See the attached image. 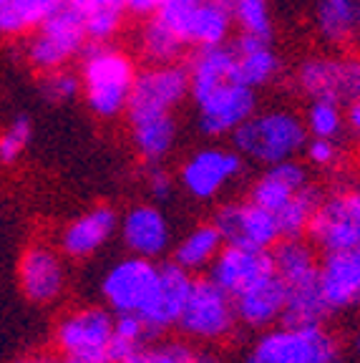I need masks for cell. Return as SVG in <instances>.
Listing matches in <instances>:
<instances>
[{
    "label": "cell",
    "mask_w": 360,
    "mask_h": 363,
    "mask_svg": "<svg viewBox=\"0 0 360 363\" xmlns=\"http://www.w3.org/2000/svg\"><path fill=\"white\" fill-rule=\"evenodd\" d=\"M136 63L111 43H89L81 53V94L89 111L99 119L126 113L136 79Z\"/></svg>",
    "instance_id": "6da1fadb"
},
{
    "label": "cell",
    "mask_w": 360,
    "mask_h": 363,
    "mask_svg": "<svg viewBox=\"0 0 360 363\" xmlns=\"http://www.w3.org/2000/svg\"><path fill=\"white\" fill-rule=\"evenodd\" d=\"M308 126L305 119L290 108H267L254 111L240 129L232 134V144L242 157L257 164H280L295 159L308 147Z\"/></svg>",
    "instance_id": "7a4b0ae2"
},
{
    "label": "cell",
    "mask_w": 360,
    "mask_h": 363,
    "mask_svg": "<svg viewBox=\"0 0 360 363\" xmlns=\"http://www.w3.org/2000/svg\"><path fill=\"white\" fill-rule=\"evenodd\" d=\"M89 43L91 40L84 21L68 0L66 6L53 11L33 28V35L26 45V58L35 71L43 74V71L68 66L74 58H79L86 51Z\"/></svg>",
    "instance_id": "3957f363"
},
{
    "label": "cell",
    "mask_w": 360,
    "mask_h": 363,
    "mask_svg": "<svg viewBox=\"0 0 360 363\" xmlns=\"http://www.w3.org/2000/svg\"><path fill=\"white\" fill-rule=\"evenodd\" d=\"M247 363H343V353L322 323L282 325L259 338Z\"/></svg>",
    "instance_id": "277c9868"
},
{
    "label": "cell",
    "mask_w": 360,
    "mask_h": 363,
    "mask_svg": "<svg viewBox=\"0 0 360 363\" xmlns=\"http://www.w3.org/2000/svg\"><path fill=\"white\" fill-rule=\"evenodd\" d=\"M197 106V126L204 136H232L257 111V91L237 81V76L217 81L191 96Z\"/></svg>",
    "instance_id": "5b68a950"
},
{
    "label": "cell",
    "mask_w": 360,
    "mask_h": 363,
    "mask_svg": "<svg viewBox=\"0 0 360 363\" xmlns=\"http://www.w3.org/2000/svg\"><path fill=\"white\" fill-rule=\"evenodd\" d=\"M300 91L310 99L360 101V58L358 56H310L295 74Z\"/></svg>",
    "instance_id": "8992f818"
},
{
    "label": "cell",
    "mask_w": 360,
    "mask_h": 363,
    "mask_svg": "<svg viewBox=\"0 0 360 363\" xmlns=\"http://www.w3.org/2000/svg\"><path fill=\"white\" fill-rule=\"evenodd\" d=\"M189 96V71L179 63H149L139 71L131 89L126 116L174 113Z\"/></svg>",
    "instance_id": "52a82bcc"
},
{
    "label": "cell",
    "mask_w": 360,
    "mask_h": 363,
    "mask_svg": "<svg viewBox=\"0 0 360 363\" xmlns=\"http://www.w3.org/2000/svg\"><path fill=\"white\" fill-rule=\"evenodd\" d=\"M235 318V298L212 278H207L191 283L189 298H186V306L176 325L186 335L214 340L230 333Z\"/></svg>",
    "instance_id": "ba28073f"
},
{
    "label": "cell",
    "mask_w": 360,
    "mask_h": 363,
    "mask_svg": "<svg viewBox=\"0 0 360 363\" xmlns=\"http://www.w3.org/2000/svg\"><path fill=\"white\" fill-rule=\"evenodd\" d=\"M308 235L322 252L360 250V189L322 199L310 220Z\"/></svg>",
    "instance_id": "9c48e42d"
},
{
    "label": "cell",
    "mask_w": 360,
    "mask_h": 363,
    "mask_svg": "<svg viewBox=\"0 0 360 363\" xmlns=\"http://www.w3.org/2000/svg\"><path fill=\"white\" fill-rule=\"evenodd\" d=\"M157 16L164 18L179 33L184 45H194V48L227 43L235 26L232 6L227 0H199L189 8L157 11Z\"/></svg>",
    "instance_id": "30bf717a"
},
{
    "label": "cell",
    "mask_w": 360,
    "mask_h": 363,
    "mask_svg": "<svg viewBox=\"0 0 360 363\" xmlns=\"http://www.w3.org/2000/svg\"><path fill=\"white\" fill-rule=\"evenodd\" d=\"M159 285V265L152 257H126L116 262L103 278V298L116 313H141L149 306Z\"/></svg>",
    "instance_id": "8fae6325"
},
{
    "label": "cell",
    "mask_w": 360,
    "mask_h": 363,
    "mask_svg": "<svg viewBox=\"0 0 360 363\" xmlns=\"http://www.w3.org/2000/svg\"><path fill=\"white\" fill-rule=\"evenodd\" d=\"M214 225L225 245H240V247L272 250L282 238L275 212L259 207L252 199L225 204L214 217Z\"/></svg>",
    "instance_id": "7c38bea8"
},
{
    "label": "cell",
    "mask_w": 360,
    "mask_h": 363,
    "mask_svg": "<svg viewBox=\"0 0 360 363\" xmlns=\"http://www.w3.org/2000/svg\"><path fill=\"white\" fill-rule=\"evenodd\" d=\"M242 172V154L237 149H197L179 169L181 187L194 199H214Z\"/></svg>",
    "instance_id": "4fadbf2b"
},
{
    "label": "cell",
    "mask_w": 360,
    "mask_h": 363,
    "mask_svg": "<svg viewBox=\"0 0 360 363\" xmlns=\"http://www.w3.org/2000/svg\"><path fill=\"white\" fill-rule=\"evenodd\" d=\"M113 335L111 313L101 308H86V311L71 313L58 325V346L66 356L86 358V361L108 363V343Z\"/></svg>",
    "instance_id": "5bb4252c"
},
{
    "label": "cell",
    "mask_w": 360,
    "mask_h": 363,
    "mask_svg": "<svg viewBox=\"0 0 360 363\" xmlns=\"http://www.w3.org/2000/svg\"><path fill=\"white\" fill-rule=\"evenodd\" d=\"M191 275L176 262H164L159 267V285L149 306L136 315L144 320L149 333H162L169 325H176L181 318V311L186 306L191 290Z\"/></svg>",
    "instance_id": "9a60e30c"
},
{
    "label": "cell",
    "mask_w": 360,
    "mask_h": 363,
    "mask_svg": "<svg viewBox=\"0 0 360 363\" xmlns=\"http://www.w3.org/2000/svg\"><path fill=\"white\" fill-rule=\"evenodd\" d=\"M275 272L270 250L257 247H240V245H227L220 250V255L212 262V280L220 288L235 298L257 280L267 278Z\"/></svg>",
    "instance_id": "2e32d148"
},
{
    "label": "cell",
    "mask_w": 360,
    "mask_h": 363,
    "mask_svg": "<svg viewBox=\"0 0 360 363\" xmlns=\"http://www.w3.org/2000/svg\"><path fill=\"white\" fill-rule=\"evenodd\" d=\"M317 272L330 311H348L360 306V250L325 252Z\"/></svg>",
    "instance_id": "e0dca14e"
},
{
    "label": "cell",
    "mask_w": 360,
    "mask_h": 363,
    "mask_svg": "<svg viewBox=\"0 0 360 363\" xmlns=\"http://www.w3.org/2000/svg\"><path fill=\"white\" fill-rule=\"evenodd\" d=\"M232 53H235V76L244 86L259 91L270 86L280 74V56L272 48L270 38H259V35L240 33L232 40Z\"/></svg>",
    "instance_id": "ac0fdd59"
},
{
    "label": "cell",
    "mask_w": 360,
    "mask_h": 363,
    "mask_svg": "<svg viewBox=\"0 0 360 363\" xmlns=\"http://www.w3.org/2000/svg\"><path fill=\"white\" fill-rule=\"evenodd\" d=\"M121 238L134 255L157 257L169 247V222L159 207L136 204L121 220Z\"/></svg>",
    "instance_id": "d6986e66"
},
{
    "label": "cell",
    "mask_w": 360,
    "mask_h": 363,
    "mask_svg": "<svg viewBox=\"0 0 360 363\" xmlns=\"http://www.w3.org/2000/svg\"><path fill=\"white\" fill-rule=\"evenodd\" d=\"M285 301H287L285 283H282V278L277 272H272L267 278L249 285L240 295H235V313L247 325L265 328V325L280 320L282 311H285Z\"/></svg>",
    "instance_id": "ffe728a7"
},
{
    "label": "cell",
    "mask_w": 360,
    "mask_h": 363,
    "mask_svg": "<svg viewBox=\"0 0 360 363\" xmlns=\"http://www.w3.org/2000/svg\"><path fill=\"white\" fill-rule=\"evenodd\" d=\"M131 142L136 154L147 164H162L169 157L176 142L174 113H141L129 116Z\"/></svg>",
    "instance_id": "44dd1931"
},
{
    "label": "cell",
    "mask_w": 360,
    "mask_h": 363,
    "mask_svg": "<svg viewBox=\"0 0 360 363\" xmlns=\"http://www.w3.org/2000/svg\"><path fill=\"white\" fill-rule=\"evenodd\" d=\"M305 184H308V169L298 159H285L280 164L267 167L265 174L254 182L252 202L277 215Z\"/></svg>",
    "instance_id": "7402d4cb"
},
{
    "label": "cell",
    "mask_w": 360,
    "mask_h": 363,
    "mask_svg": "<svg viewBox=\"0 0 360 363\" xmlns=\"http://www.w3.org/2000/svg\"><path fill=\"white\" fill-rule=\"evenodd\" d=\"M21 288L33 303L53 301L63 288V267L58 257L45 247H30L21 257Z\"/></svg>",
    "instance_id": "603a6c76"
},
{
    "label": "cell",
    "mask_w": 360,
    "mask_h": 363,
    "mask_svg": "<svg viewBox=\"0 0 360 363\" xmlns=\"http://www.w3.org/2000/svg\"><path fill=\"white\" fill-rule=\"evenodd\" d=\"M118 225V217L111 207H94L86 215L76 217L71 225L63 230L61 247L71 257H86L94 255L108 238L113 235Z\"/></svg>",
    "instance_id": "cb8c5ba5"
},
{
    "label": "cell",
    "mask_w": 360,
    "mask_h": 363,
    "mask_svg": "<svg viewBox=\"0 0 360 363\" xmlns=\"http://www.w3.org/2000/svg\"><path fill=\"white\" fill-rule=\"evenodd\" d=\"M285 288H287V301H285V311L280 315L282 325H315L325 320L327 313H332L325 301V295H322L320 272L290 280V283H285Z\"/></svg>",
    "instance_id": "d4e9b609"
},
{
    "label": "cell",
    "mask_w": 360,
    "mask_h": 363,
    "mask_svg": "<svg viewBox=\"0 0 360 363\" xmlns=\"http://www.w3.org/2000/svg\"><path fill=\"white\" fill-rule=\"evenodd\" d=\"M315 30L325 43L343 45L360 30L358 0H317Z\"/></svg>",
    "instance_id": "484cf974"
},
{
    "label": "cell",
    "mask_w": 360,
    "mask_h": 363,
    "mask_svg": "<svg viewBox=\"0 0 360 363\" xmlns=\"http://www.w3.org/2000/svg\"><path fill=\"white\" fill-rule=\"evenodd\" d=\"M71 6L79 11L91 43H108L129 16L121 0H71Z\"/></svg>",
    "instance_id": "4316f807"
},
{
    "label": "cell",
    "mask_w": 360,
    "mask_h": 363,
    "mask_svg": "<svg viewBox=\"0 0 360 363\" xmlns=\"http://www.w3.org/2000/svg\"><path fill=\"white\" fill-rule=\"evenodd\" d=\"M184 51V40L179 38L169 23L157 13L139 30V53L147 63H176Z\"/></svg>",
    "instance_id": "83f0119b"
},
{
    "label": "cell",
    "mask_w": 360,
    "mask_h": 363,
    "mask_svg": "<svg viewBox=\"0 0 360 363\" xmlns=\"http://www.w3.org/2000/svg\"><path fill=\"white\" fill-rule=\"evenodd\" d=\"M222 242L225 240H222L217 225H202L181 240V245L174 252V262L184 267V270L197 272L202 267H207L209 262H214V257L220 255Z\"/></svg>",
    "instance_id": "f1b7e54d"
},
{
    "label": "cell",
    "mask_w": 360,
    "mask_h": 363,
    "mask_svg": "<svg viewBox=\"0 0 360 363\" xmlns=\"http://www.w3.org/2000/svg\"><path fill=\"white\" fill-rule=\"evenodd\" d=\"M320 202H322V194L317 192L313 184H305V187L275 215L282 238H300L303 233H308L310 220H313V215L317 212Z\"/></svg>",
    "instance_id": "f546056e"
},
{
    "label": "cell",
    "mask_w": 360,
    "mask_h": 363,
    "mask_svg": "<svg viewBox=\"0 0 360 363\" xmlns=\"http://www.w3.org/2000/svg\"><path fill=\"white\" fill-rule=\"evenodd\" d=\"M305 126H308V134L315 139H338L343 134L345 113L338 101L310 99V106L305 111Z\"/></svg>",
    "instance_id": "4dcf8cb0"
},
{
    "label": "cell",
    "mask_w": 360,
    "mask_h": 363,
    "mask_svg": "<svg viewBox=\"0 0 360 363\" xmlns=\"http://www.w3.org/2000/svg\"><path fill=\"white\" fill-rule=\"evenodd\" d=\"M232 16L240 30L247 35H259V38H272V13L267 0H235Z\"/></svg>",
    "instance_id": "1f68e13d"
},
{
    "label": "cell",
    "mask_w": 360,
    "mask_h": 363,
    "mask_svg": "<svg viewBox=\"0 0 360 363\" xmlns=\"http://www.w3.org/2000/svg\"><path fill=\"white\" fill-rule=\"evenodd\" d=\"M38 94L48 104H68L81 96V76L71 68L43 71L38 79Z\"/></svg>",
    "instance_id": "d6a6232c"
},
{
    "label": "cell",
    "mask_w": 360,
    "mask_h": 363,
    "mask_svg": "<svg viewBox=\"0 0 360 363\" xmlns=\"http://www.w3.org/2000/svg\"><path fill=\"white\" fill-rule=\"evenodd\" d=\"M30 136H33V124L26 113H18L16 119L6 126L0 134V164H13L21 159V154L28 149Z\"/></svg>",
    "instance_id": "836d02e7"
},
{
    "label": "cell",
    "mask_w": 360,
    "mask_h": 363,
    "mask_svg": "<svg viewBox=\"0 0 360 363\" xmlns=\"http://www.w3.org/2000/svg\"><path fill=\"white\" fill-rule=\"evenodd\" d=\"M113 335L121 338L124 343H131V346L141 348L144 346V338L152 333H149L144 320H141L136 313H118L116 320H113Z\"/></svg>",
    "instance_id": "e575fe53"
},
{
    "label": "cell",
    "mask_w": 360,
    "mask_h": 363,
    "mask_svg": "<svg viewBox=\"0 0 360 363\" xmlns=\"http://www.w3.org/2000/svg\"><path fill=\"white\" fill-rule=\"evenodd\" d=\"M11 3L18 8V13L23 16V21H26V26H28V30H30V28H35L40 21H45L53 11L66 6L68 0H11Z\"/></svg>",
    "instance_id": "d590c367"
},
{
    "label": "cell",
    "mask_w": 360,
    "mask_h": 363,
    "mask_svg": "<svg viewBox=\"0 0 360 363\" xmlns=\"http://www.w3.org/2000/svg\"><path fill=\"white\" fill-rule=\"evenodd\" d=\"M305 154H308L310 164L332 167L340 159V147L335 139H315V136H310L308 147H305Z\"/></svg>",
    "instance_id": "8d00e7d4"
},
{
    "label": "cell",
    "mask_w": 360,
    "mask_h": 363,
    "mask_svg": "<svg viewBox=\"0 0 360 363\" xmlns=\"http://www.w3.org/2000/svg\"><path fill=\"white\" fill-rule=\"evenodd\" d=\"M147 184H149V189H152V194L157 199H169L171 192H174V182H171L169 172H164L159 164H149Z\"/></svg>",
    "instance_id": "74e56055"
},
{
    "label": "cell",
    "mask_w": 360,
    "mask_h": 363,
    "mask_svg": "<svg viewBox=\"0 0 360 363\" xmlns=\"http://www.w3.org/2000/svg\"><path fill=\"white\" fill-rule=\"evenodd\" d=\"M126 6V11L131 16H139V18H149L157 13V0H121Z\"/></svg>",
    "instance_id": "f35d334b"
},
{
    "label": "cell",
    "mask_w": 360,
    "mask_h": 363,
    "mask_svg": "<svg viewBox=\"0 0 360 363\" xmlns=\"http://www.w3.org/2000/svg\"><path fill=\"white\" fill-rule=\"evenodd\" d=\"M345 126L360 136V101H350L345 111Z\"/></svg>",
    "instance_id": "ab89813d"
},
{
    "label": "cell",
    "mask_w": 360,
    "mask_h": 363,
    "mask_svg": "<svg viewBox=\"0 0 360 363\" xmlns=\"http://www.w3.org/2000/svg\"><path fill=\"white\" fill-rule=\"evenodd\" d=\"M199 0H157V11H174V8H189Z\"/></svg>",
    "instance_id": "60d3db41"
},
{
    "label": "cell",
    "mask_w": 360,
    "mask_h": 363,
    "mask_svg": "<svg viewBox=\"0 0 360 363\" xmlns=\"http://www.w3.org/2000/svg\"><path fill=\"white\" fill-rule=\"evenodd\" d=\"M191 363H220L214 356H207V353H202V356H194V361Z\"/></svg>",
    "instance_id": "b9f144b4"
},
{
    "label": "cell",
    "mask_w": 360,
    "mask_h": 363,
    "mask_svg": "<svg viewBox=\"0 0 360 363\" xmlns=\"http://www.w3.org/2000/svg\"><path fill=\"white\" fill-rule=\"evenodd\" d=\"M63 363H99V361H86V358H76V356H68Z\"/></svg>",
    "instance_id": "7bdbcfd3"
},
{
    "label": "cell",
    "mask_w": 360,
    "mask_h": 363,
    "mask_svg": "<svg viewBox=\"0 0 360 363\" xmlns=\"http://www.w3.org/2000/svg\"><path fill=\"white\" fill-rule=\"evenodd\" d=\"M355 351H358V356H360V330H358V335H355Z\"/></svg>",
    "instance_id": "ee69618b"
},
{
    "label": "cell",
    "mask_w": 360,
    "mask_h": 363,
    "mask_svg": "<svg viewBox=\"0 0 360 363\" xmlns=\"http://www.w3.org/2000/svg\"><path fill=\"white\" fill-rule=\"evenodd\" d=\"M18 363H43V361H38V358H23V361H18Z\"/></svg>",
    "instance_id": "f6af8a7d"
},
{
    "label": "cell",
    "mask_w": 360,
    "mask_h": 363,
    "mask_svg": "<svg viewBox=\"0 0 360 363\" xmlns=\"http://www.w3.org/2000/svg\"><path fill=\"white\" fill-rule=\"evenodd\" d=\"M358 157H360V142H358Z\"/></svg>",
    "instance_id": "bcb514c9"
},
{
    "label": "cell",
    "mask_w": 360,
    "mask_h": 363,
    "mask_svg": "<svg viewBox=\"0 0 360 363\" xmlns=\"http://www.w3.org/2000/svg\"><path fill=\"white\" fill-rule=\"evenodd\" d=\"M3 3H8V0H0V6H3Z\"/></svg>",
    "instance_id": "7dc6e473"
},
{
    "label": "cell",
    "mask_w": 360,
    "mask_h": 363,
    "mask_svg": "<svg viewBox=\"0 0 360 363\" xmlns=\"http://www.w3.org/2000/svg\"><path fill=\"white\" fill-rule=\"evenodd\" d=\"M227 3H235V0H227Z\"/></svg>",
    "instance_id": "c3c4849f"
},
{
    "label": "cell",
    "mask_w": 360,
    "mask_h": 363,
    "mask_svg": "<svg viewBox=\"0 0 360 363\" xmlns=\"http://www.w3.org/2000/svg\"><path fill=\"white\" fill-rule=\"evenodd\" d=\"M358 3H360V0H358Z\"/></svg>",
    "instance_id": "681fc988"
}]
</instances>
